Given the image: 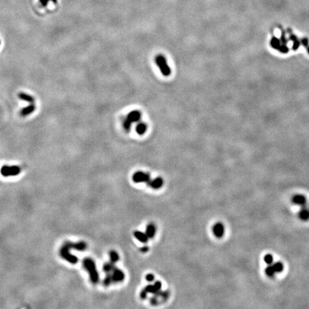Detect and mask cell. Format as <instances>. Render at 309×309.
I'll return each instance as SVG.
<instances>
[{
  "label": "cell",
  "instance_id": "obj_23",
  "mask_svg": "<svg viewBox=\"0 0 309 309\" xmlns=\"http://www.w3.org/2000/svg\"><path fill=\"white\" fill-rule=\"evenodd\" d=\"M266 275H267L268 276H269V277H272V276H274V274L276 273V271L275 270H274L272 264H271V265H268V266L267 268H266Z\"/></svg>",
  "mask_w": 309,
  "mask_h": 309
},
{
  "label": "cell",
  "instance_id": "obj_21",
  "mask_svg": "<svg viewBox=\"0 0 309 309\" xmlns=\"http://www.w3.org/2000/svg\"><path fill=\"white\" fill-rule=\"evenodd\" d=\"M109 256H110V259L111 262L114 263H116L119 261V259H120L119 255H118V253L116 252L115 251H113V250H112V251H110Z\"/></svg>",
  "mask_w": 309,
  "mask_h": 309
},
{
  "label": "cell",
  "instance_id": "obj_12",
  "mask_svg": "<svg viewBox=\"0 0 309 309\" xmlns=\"http://www.w3.org/2000/svg\"><path fill=\"white\" fill-rule=\"evenodd\" d=\"M163 179L161 177H156L155 179H154V180H150L147 183V185L150 187V188L154 189V190H157V189L162 188V186L163 185Z\"/></svg>",
  "mask_w": 309,
  "mask_h": 309
},
{
  "label": "cell",
  "instance_id": "obj_11",
  "mask_svg": "<svg viewBox=\"0 0 309 309\" xmlns=\"http://www.w3.org/2000/svg\"><path fill=\"white\" fill-rule=\"evenodd\" d=\"M213 232L215 237L222 238L224 236L225 227L221 223H217L213 227Z\"/></svg>",
  "mask_w": 309,
  "mask_h": 309
},
{
  "label": "cell",
  "instance_id": "obj_22",
  "mask_svg": "<svg viewBox=\"0 0 309 309\" xmlns=\"http://www.w3.org/2000/svg\"><path fill=\"white\" fill-rule=\"evenodd\" d=\"M272 266L273 267L276 273L282 272L283 270V265L281 262H276L275 263L273 264Z\"/></svg>",
  "mask_w": 309,
  "mask_h": 309
},
{
  "label": "cell",
  "instance_id": "obj_26",
  "mask_svg": "<svg viewBox=\"0 0 309 309\" xmlns=\"http://www.w3.org/2000/svg\"><path fill=\"white\" fill-rule=\"evenodd\" d=\"M145 278H146V281H147V282H150V283L153 282L154 280V276L152 273H148V274H147V276H146Z\"/></svg>",
  "mask_w": 309,
  "mask_h": 309
},
{
  "label": "cell",
  "instance_id": "obj_15",
  "mask_svg": "<svg viewBox=\"0 0 309 309\" xmlns=\"http://www.w3.org/2000/svg\"><path fill=\"white\" fill-rule=\"evenodd\" d=\"M292 202L295 205H304L306 203V198L304 195H296L293 197Z\"/></svg>",
  "mask_w": 309,
  "mask_h": 309
},
{
  "label": "cell",
  "instance_id": "obj_19",
  "mask_svg": "<svg viewBox=\"0 0 309 309\" xmlns=\"http://www.w3.org/2000/svg\"><path fill=\"white\" fill-rule=\"evenodd\" d=\"M298 216L302 221H308L309 220V210L305 208H302L299 212Z\"/></svg>",
  "mask_w": 309,
  "mask_h": 309
},
{
  "label": "cell",
  "instance_id": "obj_29",
  "mask_svg": "<svg viewBox=\"0 0 309 309\" xmlns=\"http://www.w3.org/2000/svg\"><path fill=\"white\" fill-rule=\"evenodd\" d=\"M140 250H141V252L147 253V251H149V248L147 247V246H143V247H142Z\"/></svg>",
  "mask_w": 309,
  "mask_h": 309
},
{
  "label": "cell",
  "instance_id": "obj_1",
  "mask_svg": "<svg viewBox=\"0 0 309 309\" xmlns=\"http://www.w3.org/2000/svg\"><path fill=\"white\" fill-rule=\"evenodd\" d=\"M83 263L85 270L88 272L90 281L93 284L98 283L100 280V275L98 270H97L95 261L90 258H85L83 260Z\"/></svg>",
  "mask_w": 309,
  "mask_h": 309
},
{
  "label": "cell",
  "instance_id": "obj_9",
  "mask_svg": "<svg viewBox=\"0 0 309 309\" xmlns=\"http://www.w3.org/2000/svg\"><path fill=\"white\" fill-rule=\"evenodd\" d=\"M110 275L113 283L122 282L125 279V273L123 271L117 267L112 271V272L110 273Z\"/></svg>",
  "mask_w": 309,
  "mask_h": 309
},
{
  "label": "cell",
  "instance_id": "obj_2",
  "mask_svg": "<svg viewBox=\"0 0 309 309\" xmlns=\"http://www.w3.org/2000/svg\"><path fill=\"white\" fill-rule=\"evenodd\" d=\"M154 60H155L156 65L159 68L162 75L165 77L170 76L171 74V70L167 64V59L165 58V56L162 55H157L155 57Z\"/></svg>",
  "mask_w": 309,
  "mask_h": 309
},
{
  "label": "cell",
  "instance_id": "obj_17",
  "mask_svg": "<svg viewBox=\"0 0 309 309\" xmlns=\"http://www.w3.org/2000/svg\"><path fill=\"white\" fill-rule=\"evenodd\" d=\"M35 110V106L32 104L28 105L27 107H25V108H24L23 109L21 110V115L23 116V117H26L27 115H30L31 113H32Z\"/></svg>",
  "mask_w": 309,
  "mask_h": 309
},
{
  "label": "cell",
  "instance_id": "obj_32",
  "mask_svg": "<svg viewBox=\"0 0 309 309\" xmlns=\"http://www.w3.org/2000/svg\"><path fill=\"white\" fill-rule=\"evenodd\" d=\"M0 44H1V42H0Z\"/></svg>",
  "mask_w": 309,
  "mask_h": 309
},
{
  "label": "cell",
  "instance_id": "obj_20",
  "mask_svg": "<svg viewBox=\"0 0 309 309\" xmlns=\"http://www.w3.org/2000/svg\"><path fill=\"white\" fill-rule=\"evenodd\" d=\"M19 98H20L21 100H24V101L28 102V103H33L34 101L33 97H32L31 95H29L25 94V93H19Z\"/></svg>",
  "mask_w": 309,
  "mask_h": 309
},
{
  "label": "cell",
  "instance_id": "obj_3",
  "mask_svg": "<svg viewBox=\"0 0 309 309\" xmlns=\"http://www.w3.org/2000/svg\"><path fill=\"white\" fill-rule=\"evenodd\" d=\"M142 114L139 110H132L130 112L123 122V127L125 130L129 131L133 123L140 120Z\"/></svg>",
  "mask_w": 309,
  "mask_h": 309
},
{
  "label": "cell",
  "instance_id": "obj_6",
  "mask_svg": "<svg viewBox=\"0 0 309 309\" xmlns=\"http://www.w3.org/2000/svg\"><path fill=\"white\" fill-rule=\"evenodd\" d=\"M70 249L64 243V245L62 246V248H61L60 251V254L61 257L63 259H65V261H68L70 263L76 264L78 262V258H77V256L70 253Z\"/></svg>",
  "mask_w": 309,
  "mask_h": 309
},
{
  "label": "cell",
  "instance_id": "obj_5",
  "mask_svg": "<svg viewBox=\"0 0 309 309\" xmlns=\"http://www.w3.org/2000/svg\"><path fill=\"white\" fill-rule=\"evenodd\" d=\"M170 296V292L168 290H159L156 293L153 294L152 297L150 299V302L152 305H156L158 304L165 303Z\"/></svg>",
  "mask_w": 309,
  "mask_h": 309
},
{
  "label": "cell",
  "instance_id": "obj_8",
  "mask_svg": "<svg viewBox=\"0 0 309 309\" xmlns=\"http://www.w3.org/2000/svg\"><path fill=\"white\" fill-rule=\"evenodd\" d=\"M151 180L150 175L147 172L142 171H137L135 172L132 175V180L136 183L139 182H146V184Z\"/></svg>",
  "mask_w": 309,
  "mask_h": 309
},
{
  "label": "cell",
  "instance_id": "obj_14",
  "mask_svg": "<svg viewBox=\"0 0 309 309\" xmlns=\"http://www.w3.org/2000/svg\"><path fill=\"white\" fill-rule=\"evenodd\" d=\"M134 236L135 237L136 239L140 241V242L142 243H147L149 239V238L147 237V236L146 235L145 233H142V232L139 231H136L134 232Z\"/></svg>",
  "mask_w": 309,
  "mask_h": 309
},
{
  "label": "cell",
  "instance_id": "obj_27",
  "mask_svg": "<svg viewBox=\"0 0 309 309\" xmlns=\"http://www.w3.org/2000/svg\"><path fill=\"white\" fill-rule=\"evenodd\" d=\"M50 1H53L54 3H57V0H39V2L43 6H47Z\"/></svg>",
  "mask_w": 309,
  "mask_h": 309
},
{
  "label": "cell",
  "instance_id": "obj_28",
  "mask_svg": "<svg viewBox=\"0 0 309 309\" xmlns=\"http://www.w3.org/2000/svg\"><path fill=\"white\" fill-rule=\"evenodd\" d=\"M279 50H280L281 52H283V53H286V52H288V47L286 45L280 46V47H279Z\"/></svg>",
  "mask_w": 309,
  "mask_h": 309
},
{
  "label": "cell",
  "instance_id": "obj_4",
  "mask_svg": "<svg viewBox=\"0 0 309 309\" xmlns=\"http://www.w3.org/2000/svg\"><path fill=\"white\" fill-rule=\"evenodd\" d=\"M161 288H162V283L159 281L154 282V284H149V285L146 286L140 292V298L141 299H145L147 298V294L152 293L153 295L157 291L160 290Z\"/></svg>",
  "mask_w": 309,
  "mask_h": 309
},
{
  "label": "cell",
  "instance_id": "obj_24",
  "mask_svg": "<svg viewBox=\"0 0 309 309\" xmlns=\"http://www.w3.org/2000/svg\"><path fill=\"white\" fill-rule=\"evenodd\" d=\"M271 44L272 46V47L275 49H278L279 47L281 46V42L279 39H278L276 37H273L272 38L271 41Z\"/></svg>",
  "mask_w": 309,
  "mask_h": 309
},
{
  "label": "cell",
  "instance_id": "obj_31",
  "mask_svg": "<svg viewBox=\"0 0 309 309\" xmlns=\"http://www.w3.org/2000/svg\"><path fill=\"white\" fill-rule=\"evenodd\" d=\"M308 53H309V47H308Z\"/></svg>",
  "mask_w": 309,
  "mask_h": 309
},
{
  "label": "cell",
  "instance_id": "obj_18",
  "mask_svg": "<svg viewBox=\"0 0 309 309\" xmlns=\"http://www.w3.org/2000/svg\"><path fill=\"white\" fill-rule=\"evenodd\" d=\"M116 268L115 266V263H114L111 262V261H110V262H107L105 263L103 265V271H104V272L105 273H110L112 272V271L114 270L115 268Z\"/></svg>",
  "mask_w": 309,
  "mask_h": 309
},
{
  "label": "cell",
  "instance_id": "obj_16",
  "mask_svg": "<svg viewBox=\"0 0 309 309\" xmlns=\"http://www.w3.org/2000/svg\"><path fill=\"white\" fill-rule=\"evenodd\" d=\"M147 130V124L145 122H142L137 123V125H136V127H135L136 132H137L139 135H143L146 132Z\"/></svg>",
  "mask_w": 309,
  "mask_h": 309
},
{
  "label": "cell",
  "instance_id": "obj_25",
  "mask_svg": "<svg viewBox=\"0 0 309 309\" xmlns=\"http://www.w3.org/2000/svg\"><path fill=\"white\" fill-rule=\"evenodd\" d=\"M264 261L268 264V265H271L273 262V257L272 255L271 254H267L266 255L265 257H264Z\"/></svg>",
  "mask_w": 309,
  "mask_h": 309
},
{
  "label": "cell",
  "instance_id": "obj_7",
  "mask_svg": "<svg viewBox=\"0 0 309 309\" xmlns=\"http://www.w3.org/2000/svg\"><path fill=\"white\" fill-rule=\"evenodd\" d=\"M21 172V168L19 166L4 165L1 168V174L4 177L15 176L19 175Z\"/></svg>",
  "mask_w": 309,
  "mask_h": 309
},
{
  "label": "cell",
  "instance_id": "obj_30",
  "mask_svg": "<svg viewBox=\"0 0 309 309\" xmlns=\"http://www.w3.org/2000/svg\"><path fill=\"white\" fill-rule=\"evenodd\" d=\"M303 43L304 45H305V46H308V40H307V39H303Z\"/></svg>",
  "mask_w": 309,
  "mask_h": 309
},
{
  "label": "cell",
  "instance_id": "obj_13",
  "mask_svg": "<svg viewBox=\"0 0 309 309\" xmlns=\"http://www.w3.org/2000/svg\"><path fill=\"white\" fill-rule=\"evenodd\" d=\"M146 235L149 238H153L156 233V226L154 223H150L146 227Z\"/></svg>",
  "mask_w": 309,
  "mask_h": 309
},
{
  "label": "cell",
  "instance_id": "obj_10",
  "mask_svg": "<svg viewBox=\"0 0 309 309\" xmlns=\"http://www.w3.org/2000/svg\"><path fill=\"white\" fill-rule=\"evenodd\" d=\"M65 244L70 249H75L80 251H83L86 250L87 246H88L87 243L84 242V241H80V242L77 243H72L70 242V241H67V242L65 243Z\"/></svg>",
  "mask_w": 309,
  "mask_h": 309
}]
</instances>
